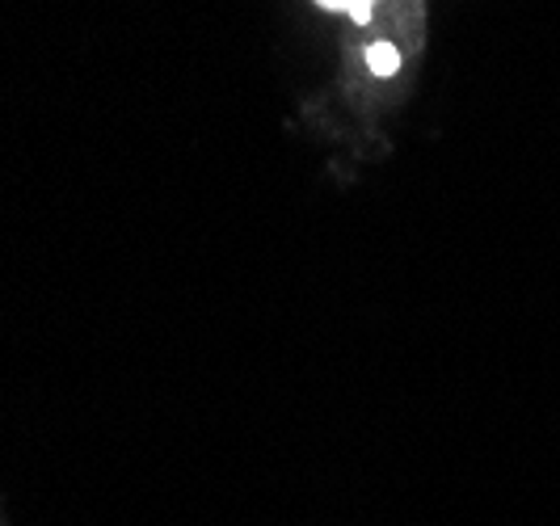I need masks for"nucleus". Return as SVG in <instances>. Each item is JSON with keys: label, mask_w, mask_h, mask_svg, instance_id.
Returning <instances> with one entry per match:
<instances>
[{"label": "nucleus", "mask_w": 560, "mask_h": 526, "mask_svg": "<svg viewBox=\"0 0 560 526\" xmlns=\"http://www.w3.org/2000/svg\"><path fill=\"white\" fill-rule=\"evenodd\" d=\"M366 68L375 77H393L396 68H400V51H396L393 43H375V47H366Z\"/></svg>", "instance_id": "nucleus-1"}, {"label": "nucleus", "mask_w": 560, "mask_h": 526, "mask_svg": "<svg viewBox=\"0 0 560 526\" xmlns=\"http://www.w3.org/2000/svg\"><path fill=\"white\" fill-rule=\"evenodd\" d=\"M316 4L337 9V13H350L354 22H371V9H375V0H316Z\"/></svg>", "instance_id": "nucleus-2"}]
</instances>
